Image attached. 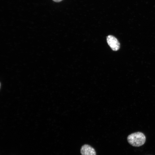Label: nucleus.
<instances>
[{"instance_id": "3", "label": "nucleus", "mask_w": 155, "mask_h": 155, "mask_svg": "<svg viewBox=\"0 0 155 155\" xmlns=\"http://www.w3.org/2000/svg\"><path fill=\"white\" fill-rule=\"evenodd\" d=\"M80 152L82 155H96L95 149L88 144H85L82 146Z\"/></svg>"}, {"instance_id": "4", "label": "nucleus", "mask_w": 155, "mask_h": 155, "mask_svg": "<svg viewBox=\"0 0 155 155\" xmlns=\"http://www.w3.org/2000/svg\"><path fill=\"white\" fill-rule=\"evenodd\" d=\"M53 0L54 2H59L61 1L62 0Z\"/></svg>"}, {"instance_id": "1", "label": "nucleus", "mask_w": 155, "mask_h": 155, "mask_svg": "<svg viewBox=\"0 0 155 155\" xmlns=\"http://www.w3.org/2000/svg\"><path fill=\"white\" fill-rule=\"evenodd\" d=\"M128 143L134 147H140L144 144L146 137L144 134L140 132L132 133L129 135L127 138Z\"/></svg>"}, {"instance_id": "2", "label": "nucleus", "mask_w": 155, "mask_h": 155, "mask_svg": "<svg viewBox=\"0 0 155 155\" xmlns=\"http://www.w3.org/2000/svg\"><path fill=\"white\" fill-rule=\"evenodd\" d=\"M107 41L111 48L114 51H117L120 48V43L118 40L114 36L109 35L106 38Z\"/></svg>"}]
</instances>
